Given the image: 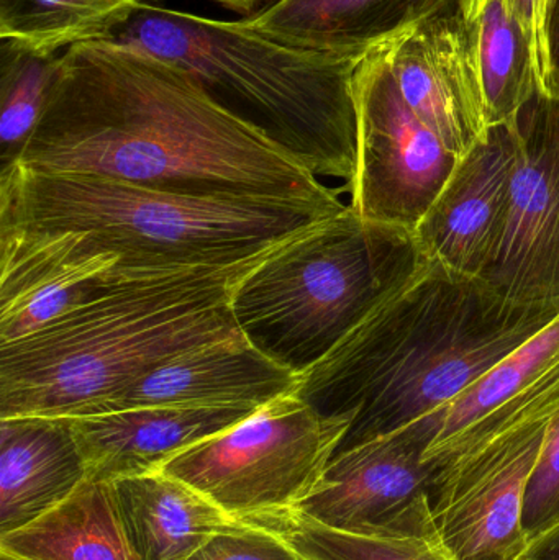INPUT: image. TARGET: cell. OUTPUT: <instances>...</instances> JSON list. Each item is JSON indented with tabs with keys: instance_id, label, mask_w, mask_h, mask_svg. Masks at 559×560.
Wrapping results in <instances>:
<instances>
[{
	"instance_id": "obj_1",
	"label": "cell",
	"mask_w": 559,
	"mask_h": 560,
	"mask_svg": "<svg viewBox=\"0 0 559 560\" xmlns=\"http://www.w3.org/2000/svg\"><path fill=\"white\" fill-rule=\"evenodd\" d=\"M19 163L184 196L343 203L189 72L110 39L59 55L51 97Z\"/></svg>"
},
{
	"instance_id": "obj_2",
	"label": "cell",
	"mask_w": 559,
	"mask_h": 560,
	"mask_svg": "<svg viewBox=\"0 0 559 560\" xmlns=\"http://www.w3.org/2000/svg\"><path fill=\"white\" fill-rule=\"evenodd\" d=\"M558 315L559 302H512L430 261L304 372L294 394L322 417L350 420L335 454L343 453L442 410Z\"/></svg>"
},
{
	"instance_id": "obj_3",
	"label": "cell",
	"mask_w": 559,
	"mask_h": 560,
	"mask_svg": "<svg viewBox=\"0 0 559 560\" xmlns=\"http://www.w3.org/2000/svg\"><path fill=\"white\" fill-rule=\"evenodd\" d=\"M269 252L236 265L131 280L0 345V418L88 417L158 365L245 338L230 300Z\"/></svg>"
},
{
	"instance_id": "obj_4",
	"label": "cell",
	"mask_w": 559,
	"mask_h": 560,
	"mask_svg": "<svg viewBox=\"0 0 559 560\" xmlns=\"http://www.w3.org/2000/svg\"><path fill=\"white\" fill-rule=\"evenodd\" d=\"M347 207L184 196L20 163L0 171V229L74 233L85 248L114 253L125 269L144 275L236 265Z\"/></svg>"
},
{
	"instance_id": "obj_5",
	"label": "cell",
	"mask_w": 559,
	"mask_h": 560,
	"mask_svg": "<svg viewBox=\"0 0 559 560\" xmlns=\"http://www.w3.org/2000/svg\"><path fill=\"white\" fill-rule=\"evenodd\" d=\"M189 72L223 110L315 177L350 186L357 166L354 74L366 55L298 48L242 22L143 3L104 38Z\"/></svg>"
},
{
	"instance_id": "obj_6",
	"label": "cell",
	"mask_w": 559,
	"mask_h": 560,
	"mask_svg": "<svg viewBox=\"0 0 559 560\" xmlns=\"http://www.w3.org/2000/svg\"><path fill=\"white\" fill-rule=\"evenodd\" d=\"M430 259L412 232L350 206L272 248L233 289V318L253 348L304 374Z\"/></svg>"
},
{
	"instance_id": "obj_7",
	"label": "cell",
	"mask_w": 559,
	"mask_h": 560,
	"mask_svg": "<svg viewBox=\"0 0 559 560\" xmlns=\"http://www.w3.org/2000/svg\"><path fill=\"white\" fill-rule=\"evenodd\" d=\"M558 413L559 365L427 451L433 520L456 560H517L525 551V497Z\"/></svg>"
},
{
	"instance_id": "obj_8",
	"label": "cell",
	"mask_w": 559,
	"mask_h": 560,
	"mask_svg": "<svg viewBox=\"0 0 559 560\" xmlns=\"http://www.w3.org/2000/svg\"><path fill=\"white\" fill-rule=\"evenodd\" d=\"M350 420L325 418L295 394L164 464L236 522L294 510L321 482Z\"/></svg>"
},
{
	"instance_id": "obj_9",
	"label": "cell",
	"mask_w": 559,
	"mask_h": 560,
	"mask_svg": "<svg viewBox=\"0 0 559 560\" xmlns=\"http://www.w3.org/2000/svg\"><path fill=\"white\" fill-rule=\"evenodd\" d=\"M357 166L348 206L361 219L416 232L458 158L417 117L400 94L384 45L370 49L354 74Z\"/></svg>"
},
{
	"instance_id": "obj_10",
	"label": "cell",
	"mask_w": 559,
	"mask_h": 560,
	"mask_svg": "<svg viewBox=\"0 0 559 560\" xmlns=\"http://www.w3.org/2000/svg\"><path fill=\"white\" fill-rule=\"evenodd\" d=\"M515 127L508 223L482 280L512 302H559V98L535 95Z\"/></svg>"
},
{
	"instance_id": "obj_11",
	"label": "cell",
	"mask_w": 559,
	"mask_h": 560,
	"mask_svg": "<svg viewBox=\"0 0 559 560\" xmlns=\"http://www.w3.org/2000/svg\"><path fill=\"white\" fill-rule=\"evenodd\" d=\"M440 430L439 411L394 433L335 454L321 482L294 512L345 533L380 532L430 495L427 451Z\"/></svg>"
},
{
	"instance_id": "obj_12",
	"label": "cell",
	"mask_w": 559,
	"mask_h": 560,
	"mask_svg": "<svg viewBox=\"0 0 559 560\" xmlns=\"http://www.w3.org/2000/svg\"><path fill=\"white\" fill-rule=\"evenodd\" d=\"M156 276L164 275L125 269L117 255L85 248L74 233L0 229V345L43 328L115 287Z\"/></svg>"
},
{
	"instance_id": "obj_13",
	"label": "cell",
	"mask_w": 559,
	"mask_h": 560,
	"mask_svg": "<svg viewBox=\"0 0 559 560\" xmlns=\"http://www.w3.org/2000/svg\"><path fill=\"white\" fill-rule=\"evenodd\" d=\"M400 94L458 160L489 133L475 39L459 9L384 43Z\"/></svg>"
},
{
	"instance_id": "obj_14",
	"label": "cell",
	"mask_w": 559,
	"mask_h": 560,
	"mask_svg": "<svg viewBox=\"0 0 559 560\" xmlns=\"http://www.w3.org/2000/svg\"><path fill=\"white\" fill-rule=\"evenodd\" d=\"M515 156L514 118L489 128L485 140L458 160L414 232L427 259L456 275L485 278L504 238Z\"/></svg>"
},
{
	"instance_id": "obj_15",
	"label": "cell",
	"mask_w": 559,
	"mask_h": 560,
	"mask_svg": "<svg viewBox=\"0 0 559 560\" xmlns=\"http://www.w3.org/2000/svg\"><path fill=\"white\" fill-rule=\"evenodd\" d=\"M261 407H147L71 418L88 479L115 482L158 472L184 451L252 417Z\"/></svg>"
},
{
	"instance_id": "obj_16",
	"label": "cell",
	"mask_w": 559,
	"mask_h": 560,
	"mask_svg": "<svg viewBox=\"0 0 559 560\" xmlns=\"http://www.w3.org/2000/svg\"><path fill=\"white\" fill-rule=\"evenodd\" d=\"M299 381L301 375L282 368L245 338L230 339L158 365L105 401L97 413L147 407H263L294 394Z\"/></svg>"
},
{
	"instance_id": "obj_17",
	"label": "cell",
	"mask_w": 559,
	"mask_h": 560,
	"mask_svg": "<svg viewBox=\"0 0 559 560\" xmlns=\"http://www.w3.org/2000/svg\"><path fill=\"white\" fill-rule=\"evenodd\" d=\"M459 5L462 0H276L240 22L298 48L364 55Z\"/></svg>"
},
{
	"instance_id": "obj_18",
	"label": "cell",
	"mask_w": 559,
	"mask_h": 560,
	"mask_svg": "<svg viewBox=\"0 0 559 560\" xmlns=\"http://www.w3.org/2000/svg\"><path fill=\"white\" fill-rule=\"evenodd\" d=\"M85 479L71 418H0V536L65 502Z\"/></svg>"
},
{
	"instance_id": "obj_19",
	"label": "cell",
	"mask_w": 559,
	"mask_h": 560,
	"mask_svg": "<svg viewBox=\"0 0 559 560\" xmlns=\"http://www.w3.org/2000/svg\"><path fill=\"white\" fill-rule=\"evenodd\" d=\"M110 483L128 542L140 560H189L236 523L199 490L163 470Z\"/></svg>"
},
{
	"instance_id": "obj_20",
	"label": "cell",
	"mask_w": 559,
	"mask_h": 560,
	"mask_svg": "<svg viewBox=\"0 0 559 560\" xmlns=\"http://www.w3.org/2000/svg\"><path fill=\"white\" fill-rule=\"evenodd\" d=\"M0 560H140L110 482L85 479L35 522L0 536Z\"/></svg>"
},
{
	"instance_id": "obj_21",
	"label": "cell",
	"mask_w": 559,
	"mask_h": 560,
	"mask_svg": "<svg viewBox=\"0 0 559 560\" xmlns=\"http://www.w3.org/2000/svg\"><path fill=\"white\" fill-rule=\"evenodd\" d=\"M248 522L275 529L308 560H456L436 528L430 495L386 528L366 535L327 528L294 510Z\"/></svg>"
},
{
	"instance_id": "obj_22",
	"label": "cell",
	"mask_w": 559,
	"mask_h": 560,
	"mask_svg": "<svg viewBox=\"0 0 559 560\" xmlns=\"http://www.w3.org/2000/svg\"><path fill=\"white\" fill-rule=\"evenodd\" d=\"M475 39L489 125L508 124L538 94L531 43L509 0H462Z\"/></svg>"
},
{
	"instance_id": "obj_23",
	"label": "cell",
	"mask_w": 559,
	"mask_h": 560,
	"mask_svg": "<svg viewBox=\"0 0 559 560\" xmlns=\"http://www.w3.org/2000/svg\"><path fill=\"white\" fill-rule=\"evenodd\" d=\"M147 0H0V39L58 55L101 39Z\"/></svg>"
},
{
	"instance_id": "obj_24",
	"label": "cell",
	"mask_w": 559,
	"mask_h": 560,
	"mask_svg": "<svg viewBox=\"0 0 559 560\" xmlns=\"http://www.w3.org/2000/svg\"><path fill=\"white\" fill-rule=\"evenodd\" d=\"M559 365V315L547 328L505 355L481 378L439 411L440 430L432 447L452 440L496 408L534 387Z\"/></svg>"
},
{
	"instance_id": "obj_25",
	"label": "cell",
	"mask_w": 559,
	"mask_h": 560,
	"mask_svg": "<svg viewBox=\"0 0 559 560\" xmlns=\"http://www.w3.org/2000/svg\"><path fill=\"white\" fill-rule=\"evenodd\" d=\"M59 55L0 39V171L22 160L51 97Z\"/></svg>"
},
{
	"instance_id": "obj_26",
	"label": "cell",
	"mask_w": 559,
	"mask_h": 560,
	"mask_svg": "<svg viewBox=\"0 0 559 560\" xmlns=\"http://www.w3.org/2000/svg\"><path fill=\"white\" fill-rule=\"evenodd\" d=\"M189 560H308L284 536L255 522H236Z\"/></svg>"
},
{
	"instance_id": "obj_27",
	"label": "cell",
	"mask_w": 559,
	"mask_h": 560,
	"mask_svg": "<svg viewBox=\"0 0 559 560\" xmlns=\"http://www.w3.org/2000/svg\"><path fill=\"white\" fill-rule=\"evenodd\" d=\"M522 525L527 545L559 525V413L532 474Z\"/></svg>"
},
{
	"instance_id": "obj_28",
	"label": "cell",
	"mask_w": 559,
	"mask_h": 560,
	"mask_svg": "<svg viewBox=\"0 0 559 560\" xmlns=\"http://www.w3.org/2000/svg\"><path fill=\"white\" fill-rule=\"evenodd\" d=\"M509 3L531 43L535 72H537L538 94L548 97L550 55H548L547 28L541 19L540 0H509Z\"/></svg>"
},
{
	"instance_id": "obj_29",
	"label": "cell",
	"mask_w": 559,
	"mask_h": 560,
	"mask_svg": "<svg viewBox=\"0 0 559 560\" xmlns=\"http://www.w3.org/2000/svg\"><path fill=\"white\" fill-rule=\"evenodd\" d=\"M548 55H550V84L548 97L559 98V0H554L547 19Z\"/></svg>"
},
{
	"instance_id": "obj_30",
	"label": "cell",
	"mask_w": 559,
	"mask_h": 560,
	"mask_svg": "<svg viewBox=\"0 0 559 560\" xmlns=\"http://www.w3.org/2000/svg\"><path fill=\"white\" fill-rule=\"evenodd\" d=\"M517 560H559V525L528 542Z\"/></svg>"
},
{
	"instance_id": "obj_31",
	"label": "cell",
	"mask_w": 559,
	"mask_h": 560,
	"mask_svg": "<svg viewBox=\"0 0 559 560\" xmlns=\"http://www.w3.org/2000/svg\"><path fill=\"white\" fill-rule=\"evenodd\" d=\"M217 2L229 7V9L236 10V12L248 13L252 12L261 0H217Z\"/></svg>"
},
{
	"instance_id": "obj_32",
	"label": "cell",
	"mask_w": 559,
	"mask_h": 560,
	"mask_svg": "<svg viewBox=\"0 0 559 560\" xmlns=\"http://www.w3.org/2000/svg\"><path fill=\"white\" fill-rule=\"evenodd\" d=\"M551 5H554V0H540V12L541 19H544L545 28H547L548 12H550Z\"/></svg>"
}]
</instances>
